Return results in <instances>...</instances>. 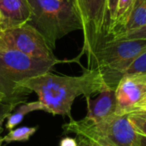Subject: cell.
Instances as JSON below:
<instances>
[{
  "label": "cell",
  "mask_w": 146,
  "mask_h": 146,
  "mask_svg": "<svg viewBox=\"0 0 146 146\" xmlns=\"http://www.w3.org/2000/svg\"><path fill=\"white\" fill-rule=\"evenodd\" d=\"M21 87L38 95L44 112L71 117V108L79 96L90 98L91 95L105 88L97 69H87L80 76L57 75L47 72L25 80Z\"/></svg>",
  "instance_id": "obj_1"
},
{
  "label": "cell",
  "mask_w": 146,
  "mask_h": 146,
  "mask_svg": "<svg viewBox=\"0 0 146 146\" xmlns=\"http://www.w3.org/2000/svg\"><path fill=\"white\" fill-rule=\"evenodd\" d=\"M58 62V60L34 58L15 50H0V92L3 96V103L15 106L23 104L31 92L22 88L21 84L50 72Z\"/></svg>",
  "instance_id": "obj_2"
},
{
  "label": "cell",
  "mask_w": 146,
  "mask_h": 146,
  "mask_svg": "<svg viewBox=\"0 0 146 146\" xmlns=\"http://www.w3.org/2000/svg\"><path fill=\"white\" fill-rule=\"evenodd\" d=\"M146 51V39L104 41L88 58V69H97L105 87L115 89L127 68Z\"/></svg>",
  "instance_id": "obj_3"
},
{
  "label": "cell",
  "mask_w": 146,
  "mask_h": 146,
  "mask_svg": "<svg viewBox=\"0 0 146 146\" xmlns=\"http://www.w3.org/2000/svg\"><path fill=\"white\" fill-rule=\"evenodd\" d=\"M32 17L28 24L33 27L54 50L56 41L69 33L82 30V22L74 1L28 0Z\"/></svg>",
  "instance_id": "obj_4"
},
{
  "label": "cell",
  "mask_w": 146,
  "mask_h": 146,
  "mask_svg": "<svg viewBox=\"0 0 146 146\" xmlns=\"http://www.w3.org/2000/svg\"><path fill=\"white\" fill-rule=\"evenodd\" d=\"M66 132L75 133L80 143L99 146H137L139 135L134 131L127 115H114L94 121L87 118L73 119L63 126Z\"/></svg>",
  "instance_id": "obj_5"
},
{
  "label": "cell",
  "mask_w": 146,
  "mask_h": 146,
  "mask_svg": "<svg viewBox=\"0 0 146 146\" xmlns=\"http://www.w3.org/2000/svg\"><path fill=\"white\" fill-rule=\"evenodd\" d=\"M82 22L83 53L89 57L104 41L110 38L108 0H74Z\"/></svg>",
  "instance_id": "obj_6"
},
{
  "label": "cell",
  "mask_w": 146,
  "mask_h": 146,
  "mask_svg": "<svg viewBox=\"0 0 146 146\" xmlns=\"http://www.w3.org/2000/svg\"><path fill=\"white\" fill-rule=\"evenodd\" d=\"M15 50L34 58L57 60L44 38L30 24L0 30V50Z\"/></svg>",
  "instance_id": "obj_7"
},
{
  "label": "cell",
  "mask_w": 146,
  "mask_h": 146,
  "mask_svg": "<svg viewBox=\"0 0 146 146\" xmlns=\"http://www.w3.org/2000/svg\"><path fill=\"white\" fill-rule=\"evenodd\" d=\"M146 96V74H124L115 88L116 115H127Z\"/></svg>",
  "instance_id": "obj_8"
},
{
  "label": "cell",
  "mask_w": 146,
  "mask_h": 146,
  "mask_svg": "<svg viewBox=\"0 0 146 146\" xmlns=\"http://www.w3.org/2000/svg\"><path fill=\"white\" fill-rule=\"evenodd\" d=\"M32 17L28 0H0V30L27 24Z\"/></svg>",
  "instance_id": "obj_9"
},
{
  "label": "cell",
  "mask_w": 146,
  "mask_h": 146,
  "mask_svg": "<svg viewBox=\"0 0 146 146\" xmlns=\"http://www.w3.org/2000/svg\"><path fill=\"white\" fill-rule=\"evenodd\" d=\"M86 100L88 113L86 118L94 121H100L115 115V89L105 87L100 92V95L96 100H91L90 98Z\"/></svg>",
  "instance_id": "obj_10"
},
{
  "label": "cell",
  "mask_w": 146,
  "mask_h": 146,
  "mask_svg": "<svg viewBox=\"0 0 146 146\" xmlns=\"http://www.w3.org/2000/svg\"><path fill=\"white\" fill-rule=\"evenodd\" d=\"M136 0H119L115 18L111 28V38L121 34L133 11Z\"/></svg>",
  "instance_id": "obj_11"
},
{
  "label": "cell",
  "mask_w": 146,
  "mask_h": 146,
  "mask_svg": "<svg viewBox=\"0 0 146 146\" xmlns=\"http://www.w3.org/2000/svg\"><path fill=\"white\" fill-rule=\"evenodd\" d=\"M145 25L146 0H136L134 6H133V11L130 15V17H129L127 24H126V27H125L122 33H127L128 31L139 29V28H140Z\"/></svg>",
  "instance_id": "obj_12"
},
{
  "label": "cell",
  "mask_w": 146,
  "mask_h": 146,
  "mask_svg": "<svg viewBox=\"0 0 146 146\" xmlns=\"http://www.w3.org/2000/svg\"><path fill=\"white\" fill-rule=\"evenodd\" d=\"M36 110H42L44 111V105L38 100L35 102H31V103H27L20 105V107L17 109V110L15 113H12L9 117H8V121L6 123V129L8 130H12L14 129L15 127L19 125L24 116L33 111Z\"/></svg>",
  "instance_id": "obj_13"
},
{
  "label": "cell",
  "mask_w": 146,
  "mask_h": 146,
  "mask_svg": "<svg viewBox=\"0 0 146 146\" xmlns=\"http://www.w3.org/2000/svg\"><path fill=\"white\" fill-rule=\"evenodd\" d=\"M38 128V127H21L15 130H11L7 135L3 138V142H5L7 144H9L11 142H26L29 140L30 137L36 133Z\"/></svg>",
  "instance_id": "obj_14"
},
{
  "label": "cell",
  "mask_w": 146,
  "mask_h": 146,
  "mask_svg": "<svg viewBox=\"0 0 146 146\" xmlns=\"http://www.w3.org/2000/svg\"><path fill=\"white\" fill-rule=\"evenodd\" d=\"M127 119L139 135L146 137V110H138L128 114Z\"/></svg>",
  "instance_id": "obj_15"
},
{
  "label": "cell",
  "mask_w": 146,
  "mask_h": 146,
  "mask_svg": "<svg viewBox=\"0 0 146 146\" xmlns=\"http://www.w3.org/2000/svg\"><path fill=\"white\" fill-rule=\"evenodd\" d=\"M146 74V51L138 56L127 68L125 74Z\"/></svg>",
  "instance_id": "obj_16"
},
{
  "label": "cell",
  "mask_w": 146,
  "mask_h": 146,
  "mask_svg": "<svg viewBox=\"0 0 146 146\" xmlns=\"http://www.w3.org/2000/svg\"><path fill=\"white\" fill-rule=\"evenodd\" d=\"M117 39H146V25L136 30L128 31L115 38Z\"/></svg>",
  "instance_id": "obj_17"
},
{
  "label": "cell",
  "mask_w": 146,
  "mask_h": 146,
  "mask_svg": "<svg viewBox=\"0 0 146 146\" xmlns=\"http://www.w3.org/2000/svg\"><path fill=\"white\" fill-rule=\"evenodd\" d=\"M15 105L6 104V103H0V134L3 132V121L8 118L13 112L15 109Z\"/></svg>",
  "instance_id": "obj_18"
},
{
  "label": "cell",
  "mask_w": 146,
  "mask_h": 146,
  "mask_svg": "<svg viewBox=\"0 0 146 146\" xmlns=\"http://www.w3.org/2000/svg\"><path fill=\"white\" fill-rule=\"evenodd\" d=\"M119 0H108V11H109V16H110V38H111V28L115 18V14L117 10Z\"/></svg>",
  "instance_id": "obj_19"
},
{
  "label": "cell",
  "mask_w": 146,
  "mask_h": 146,
  "mask_svg": "<svg viewBox=\"0 0 146 146\" xmlns=\"http://www.w3.org/2000/svg\"><path fill=\"white\" fill-rule=\"evenodd\" d=\"M60 146H80L78 145L77 141L74 139L72 138H64L61 140L60 142Z\"/></svg>",
  "instance_id": "obj_20"
},
{
  "label": "cell",
  "mask_w": 146,
  "mask_h": 146,
  "mask_svg": "<svg viewBox=\"0 0 146 146\" xmlns=\"http://www.w3.org/2000/svg\"><path fill=\"white\" fill-rule=\"evenodd\" d=\"M145 109H146V96L144 98V99L138 104V106L136 108V110H145Z\"/></svg>",
  "instance_id": "obj_21"
},
{
  "label": "cell",
  "mask_w": 146,
  "mask_h": 146,
  "mask_svg": "<svg viewBox=\"0 0 146 146\" xmlns=\"http://www.w3.org/2000/svg\"><path fill=\"white\" fill-rule=\"evenodd\" d=\"M137 146H146V137L139 135V140Z\"/></svg>",
  "instance_id": "obj_22"
},
{
  "label": "cell",
  "mask_w": 146,
  "mask_h": 146,
  "mask_svg": "<svg viewBox=\"0 0 146 146\" xmlns=\"http://www.w3.org/2000/svg\"><path fill=\"white\" fill-rule=\"evenodd\" d=\"M3 94L0 92V103H3Z\"/></svg>",
  "instance_id": "obj_23"
},
{
  "label": "cell",
  "mask_w": 146,
  "mask_h": 146,
  "mask_svg": "<svg viewBox=\"0 0 146 146\" xmlns=\"http://www.w3.org/2000/svg\"><path fill=\"white\" fill-rule=\"evenodd\" d=\"M2 143H3V138H1L0 136V146H2Z\"/></svg>",
  "instance_id": "obj_24"
},
{
  "label": "cell",
  "mask_w": 146,
  "mask_h": 146,
  "mask_svg": "<svg viewBox=\"0 0 146 146\" xmlns=\"http://www.w3.org/2000/svg\"><path fill=\"white\" fill-rule=\"evenodd\" d=\"M60 1H64V2H70V1H74V0H60Z\"/></svg>",
  "instance_id": "obj_25"
},
{
  "label": "cell",
  "mask_w": 146,
  "mask_h": 146,
  "mask_svg": "<svg viewBox=\"0 0 146 146\" xmlns=\"http://www.w3.org/2000/svg\"><path fill=\"white\" fill-rule=\"evenodd\" d=\"M80 146H87L86 144H83V143H81V145Z\"/></svg>",
  "instance_id": "obj_26"
},
{
  "label": "cell",
  "mask_w": 146,
  "mask_h": 146,
  "mask_svg": "<svg viewBox=\"0 0 146 146\" xmlns=\"http://www.w3.org/2000/svg\"><path fill=\"white\" fill-rule=\"evenodd\" d=\"M87 145V146H92V145Z\"/></svg>",
  "instance_id": "obj_27"
},
{
  "label": "cell",
  "mask_w": 146,
  "mask_h": 146,
  "mask_svg": "<svg viewBox=\"0 0 146 146\" xmlns=\"http://www.w3.org/2000/svg\"><path fill=\"white\" fill-rule=\"evenodd\" d=\"M92 146H99V145H92Z\"/></svg>",
  "instance_id": "obj_28"
}]
</instances>
